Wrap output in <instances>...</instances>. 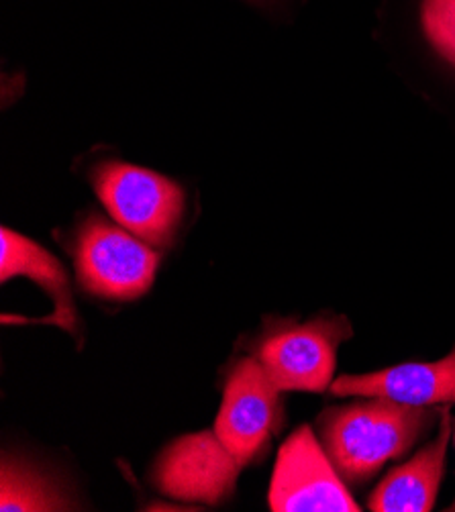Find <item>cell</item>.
Masks as SVG:
<instances>
[{"instance_id":"obj_1","label":"cell","mask_w":455,"mask_h":512,"mask_svg":"<svg viewBox=\"0 0 455 512\" xmlns=\"http://www.w3.org/2000/svg\"><path fill=\"white\" fill-rule=\"evenodd\" d=\"M437 421L425 406L382 396L333 406L319 417L323 449L343 482L362 484L388 462L407 453Z\"/></svg>"},{"instance_id":"obj_2","label":"cell","mask_w":455,"mask_h":512,"mask_svg":"<svg viewBox=\"0 0 455 512\" xmlns=\"http://www.w3.org/2000/svg\"><path fill=\"white\" fill-rule=\"evenodd\" d=\"M353 335L345 317L321 315L309 323L274 321L256 345V360L280 392H325L333 384L339 345Z\"/></svg>"},{"instance_id":"obj_3","label":"cell","mask_w":455,"mask_h":512,"mask_svg":"<svg viewBox=\"0 0 455 512\" xmlns=\"http://www.w3.org/2000/svg\"><path fill=\"white\" fill-rule=\"evenodd\" d=\"M72 253L80 286L109 300H135L145 294L160 262L149 243L96 215L78 229Z\"/></svg>"},{"instance_id":"obj_4","label":"cell","mask_w":455,"mask_h":512,"mask_svg":"<svg viewBox=\"0 0 455 512\" xmlns=\"http://www.w3.org/2000/svg\"><path fill=\"white\" fill-rule=\"evenodd\" d=\"M92 186L121 227L151 247L170 245L184 211L178 184L139 166L107 162L92 172Z\"/></svg>"},{"instance_id":"obj_5","label":"cell","mask_w":455,"mask_h":512,"mask_svg":"<svg viewBox=\"0 0 455 512\" xmlns=\"http://www.w3.org/2000/svg\"><path fill=\"white\" fill-rule=\"evenodd\" d=\"M274 512H360L311 427H300L280 447L270 484Z\"/></svg>"},{"instance_id":"obj_6","label":"cell","mask_w":455,"mask_h":512,"mask_svg":"<svg viewBox=\"0 0 455 512\" xmlns=\"http://www.w3.org/2000/svg\"><path fill=\"white\" fill-rule=\"evenodd\" d=\"M282 423L280 390L258 360L237 362L231 370L215 433L241 466L262 453Z\"/></svg>"},{"instance_id":"obj_7","label":"cell","mask_w":455,"mask_h":512,"mask_svg":"<svg viewBox=\"0 0 455 512\" xmlns=\"http://www.w3.org/2000/svg\"><path fill=\"white\" fill-rule=\"evenodd\" d=\"M241 468L215 431H202L164 449L154 482L176 500L221 504L233 494Z\"/></svg>"},{"instance_id":"obj_8","label":"cell","mask_w":455,"mask_h":512,"mask_svg":"<svg viewBox=\"0 0 455 512\" xmlns=\"http://www.w3.org/2000/svg\"><path fill=\"white\" fill-rule=\"evenodd\" d=\"M335 396H382L413 406L455 404V349L439 362L402 364L374 374L339 376Z\"/></svg>"},{"instance_id":"obj_9","label":"cell","mask_w":455,"mask_h":512,"mask_svg":"<svg viewBox=\"0 0 455 512\" xmlns=\"http://www.w3.org/2000/svg\"><path fill=\"white\" fill-rule=\"evenodd\" d=\"M451 429V415L443 408L437 439L423 447L411 462L392 470L368 498V508L372 512H429L443 478Z\"/></svg>"},{"instance_id":"obj_10","label":"cell","mask_w":455,"mask_h":512,"mask_svg":"<svg viewBox=\"0 0 455 512\" xmlns=\"http://www.w3.org/2000/svg\"><path fill=\"white\" fill-rule=\"evenodd\" d=\"M17 276H27L54 298V315L43 319V323H54L76 337L80 335V319L64 266L35 241L11 229H3L0 233V280L9 282Z\"/></svg>"},{"instance_id":"obj_11","label":"cell","mask_w":455,"mask_h":512,"mask_svg":"<svg viewBox=\"0 0 455 512\" xmlns=\"http://www.w3.org/2000/svg\"><path fill=\"white\" fill-rule=\"evenodd\" d=\"M0 510H66L64 498L49 482L19 462L5 457L3 482H0Z\"/></svg>"},{"instance_id":"obj_12","label":"cell","mask_w":455,"mask_h":512,"mask_svg":"<svg viewBox=\"0 0 455 512\" xmlns=\"http://www.w3.org/2000/svg\"><path fill=\"white\" fill-rule=\"evenodd\" d=\"M421 23L431 45L455 66V0H423Z\"/></svg>"},{"instance_id":"obj_13","label":"cell","mask_w":455,"mask_h":512,"mask_svg":"<svg viewBox=\"0 0 455 512\" xmlns=\"http://www.w3.org/2000/svg\"><path fill=\"white\" fill-rule=\"evenodd\" d=\"M449 510H455V502H453V504H451V508H449Z\"/></svg>"}]
</instances>
